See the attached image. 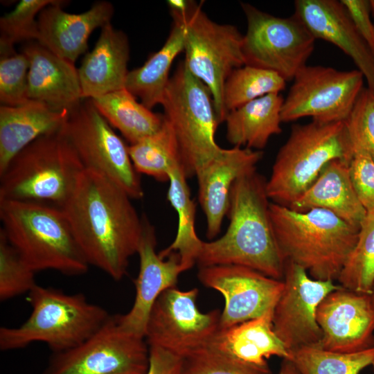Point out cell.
I'll list each match as a JSON object with an SVG mask.
<instances>
[{
  "label": "cell",
  "mask_w": 374,
  "mask_h": 374,
  "mask_svg": "<svg viewBox=\"0 0 374 374\" xmlns=\"http://www.w3.org/2000/svg\"><path fill=\"white\" fill-rule=\"evenodd\" d=\"M132 199L108 178L84 169L61 207L88 264L117 281L137 253L142 233V217Z\"/></svg>",
  "instance_id": "1"
},
{
  "label": "cell",
  "mask_w": 374,
  "mask_h": 374,
  "mask_svg": "<svg viewBox=\"0 0 374 374\" xmlns=\"http://www.w3.org/2000/svg\"><path fill=\"white\" fill-rule=\"evenodd\" d=\"M265 179L256 170L240 177L229 196V224L223 235L203 241L199 267L235 265L283 280L285 260L275 236Z\"/></svg>",
  "instance_id": "2"
},
{
  "label": "cell",
  "mask_w": 374,
  "mask_h": 374,
  "mask_svg": "<svg viewBox=\"0 0 374 374\" xmlns=\"http://www.w3.org/2000/svg\"><path fill=\"white\" fill-rule=\"evenodd\" d=\"M0 231L35 272L54 270L69 276L89 265L61 207L34 202L0 200Z\"/></svg>",
  "instance_id": "3"
},
{
  "label": "cell",
  "mask_w": 374,
  "mask_h": 374,
  "mask_svg": "<svg viewBox=\"0 0 374 374\" xmlns=\"http://www.w3.org/2000/svg\"><path fill=\"white\" fill-rule=\"evenodd\" d=\"M271 220L281 254L313 278L337 280L359 229L321 208L297 211L270 202Z\"/></svg>",
  "instance_id": "4"
},
{
  "label": "cell",
  "mask_w": 374,
  "mask_h": 374,
  "mask_svg": "<svg viewBox=\"0 0 374 374\" xmlns=\"http://www.w3.org/2000/svg\"><path fill=\"white\" fill-rule=\"evenodd\" d=\"M32 311L17 327L0 328V349L24 348L35 342L58 353L73 348L96 332L111 315L80 293L69 294L36 285L28 293Z\"/></svg>",
  "instance_id": "5"
},
{
  "label": "cell",
  "mask_w": 374,
  "mask_h": 374,
  "mask_svg": "<svg viewBox=\"0 0 374 374\" xmlns=\"http://www.w3.org/2000/svg\"><path fill=\"white\" fill-rule=\"evenodd\" d=\"M84 170L63 126L20 151L0 173V200L34 202L62 207Z\"/></svg>",
  "instance_id": "6"
},
{
  "label": "cell",
  "mask_w": 374,
  "mask_h": 374,
  "mask_svg": "<svg viewBox=\"0 0 374 374\" xmlns=\"http://www.w3.org/2000/svg\"><path fill=\"white\" fill-rule=\"evenodd\" d=\"M353 154L344 121H312L292 125L266 181L269 200L289 206L308 190L329 162L335 159L350 162Z\"/></svg>",
  "instance_id": "7"
},
{
  "label": "cell",
  "mask_w": 374,
  "mask_h": 374,
  "mask_svg": "<svg viewBox=\"0 0 374 374\" xmlns=\"http://www.w3.org/2000/svg\"><path fill=\"white\" fill-rule=\"evenodd\" d=\"M175 134L181 168L187 178L222 150L215 141L219 125L208 88L179 63L170 76L161 103Z\"/></svg>",
  "instance_id": "8"
},
{
  "label": "cell",
  "mask_w": 374,
  "mask_h": 374,
  "mask_svg": "<svg viewBox=\"0 0 374 374\" xmlns=\"http://www.w3.org/2000/svg\"><path fill=\"white\" fill-rule=\"evenodd\" d=\"M170 14L184 28V62L210 90L220 124L226 116L223 104L224 83L233 70L245 64L243 35L233 25L211 19L195 1H190L186 12Z\"/></svg>",
  "instance_id": "9"
},
{
  "label": "cell",
  "mask_w": 374,
  "mask_h": 374,
  "mask_svg": "<svg viewBox=\"0 0 374 374\" xmlns=\"http://www.w3.org/2000/svg\"><path fill=\"white\" fill-rule=\"evenodd\" d=\"M63 130L85 170L95 171L121 188L132 199L144 191L128 146L99 113L91 99L71 110Z\"/></svg>",
  "instance_id": "10"
},
{
  "label": "cell",
  "mask_w": 374,
  "mask_h": 374,
  "mask_svg": "<svg viewBox=\"0 0 374 374\" xmlns=\"http://www.w3.org/2000/svg\"><path fill=\"white\" fill-rule=\"evenodd\" d=\"M240 6L247 20L242 42L245 64L292 80L314 49L313 35L294 14L279 17L248 3Z\"/></svg>",
  "instance_id": "11"
},
{
  "label": "cell",
  "mask_w": 374,
  "mask_h": 374,
  "mask_svg": "<svg viewBox=\"0 0 374 374\" xmlns=\"http://www.w3.org/2000/svg\"><path fill=\"white\" fill-rule=\"evenodd\" d=\"M149 346L111 315L91 337L78 346L53 353L42 374H144Z\"/></svg>",
  "instance_id": "12"
},
{
  "label": "cell",
  "mask_w": 374,
  "mask_h": 374,
  "mask_svg": "<svg viewBox=\"0 0 374 374\" xmlns=\"http://www.w3.org/2000/svg\"><path fill=\"white\" fill-rule=\"evenodd\" d=\"M364 78L358 69L305 65L295 75L284 98L282 122L303 117L323 123L345 121L364 88Z\"/></svg>",
  "instance_id": "13"
},
{
  "label": "cell",
  "mask_w": 374,
  "mask_h": 374,
  "mask_svg": "<svg viewBox=\"0 0 374 374\" xmlns=\"http://www.w3.org/2000/svg\"><path fill=\"white\" fill-rule=\"evenodd\" d=\"M197 288L164 290L154 302L145 326L149 346H158L182 358L209 346L220 330L219 310L200 312Z\"/></svg>",
  "instance_id": "14"
},
{
  "label": "cell",
  "mask_w": 374,
  "mask_h": 374,
  "mask_svg": "<svg viewBox=\"0 0 374 374\" xmlns=\"http://www.w3.org/2000/svg\"><path fill=\"white\" fill-rule=\"evenodd\" d=\"M283 280V290L274 309L275 333L290 353L303 347H321L322 331L317 320V308L341 285L333 280L314 279L291 261H285Z\"/></svg>",
  "instance_id": "15"
},
{
  "label": "cell",
  "mask_w": 374,
  "mask_h": 374,
  "mask_svg": "<svg viewBox=\"0 0 374 374\" xmlns=\"http://www.w3.org/2000/svg\"><path fill=\"white\" fill-rule=\"evenodd\" d=\"M197 278L224 297L220 330L258 318L274 310L284 282L235 265L199 267Z\"/></svg>",
  "instance_id": "16"
},
{
  "label": "cell",
  "mask_w": 374,
  "mask_h": 374,
  "mask_svg": "<svg viewBox=\"0 0 374 374\" xmlns=\"http://www.w3.org/2000/svg\"><path fill=\"white\" fill-rule=\"evenodd\" d=\"M317 320L323 349L352 353L374 347V307L368 294L341 286L320 303Z\"/></svg>",
  "instance_id": "17"
},
{
  "label": "cell",
  "mask_w": 374,
  "mask_h": 374,
  "mask_svg": "<svg viewBox=\"0 0 374 374\" xmlns=\"http://www.w3.org/2000/svg\"><path fill=\"white\" fill-rule=\"evenodd\" d=\"M141 217L143 229L137 250L139 271L134 281V301L128 312L117 316L124 329L145 338L146 323L154 302L164 290L176 286L184 270L177 253L165 258L159 256L156 251L154 227L146 215Z\"/></svg>",
  "instance_id": "18"
},
{
  "label": "cell",
  "mask_w": 374,
  "mask_h": 374,
  "mask_svg": "<svg viewBox=\"0 0 374 374\" xmlns=\"http://www.w3.org/2000/svg\"><path fill=\"white\" fill-rule=\"evenodd\" d=\"M262 154V150L248 148H222L216 157L197 169L198 199L206 217L208 239H213L221 231L233 183L242 175L256 170Z\"/></svg>",
  "instance_id": "19"
},
{
  "label": "cell",
  "mask_w": 374,
  "mask_h": 374,
  "mask_svg": "<svg viewBox=\"0 0 374 374\" xmlns=\"http://www.w3.org/2000/svg\"><path fill=\"white\" fill-rule=\"evenodd\" d=\"M294 13L314 38L330 42L349 56L374 94V55L336 0H296Z\"/></svg>",
  "instance_id": "20"
},
{
  "label": "cell",
  "mask_w": 374,
  "mask_h": 374,
  "mask_svg": "<svg viewBox=\"0 0 374 374\" xmlns=\"http://www.w3.org/2000/svg\"><path fill=\"white\" fill-rule=\"evenodd\" d=\"M65 1L45 7L38 15L37 42L60 57L75 63L88 47V39L94 30L102 28L114 15L113 5L98 1L81 13L62 9Z\"/></svg>",
  "instance_id": "21"
},
{
  "label": "cell",
  "mask_w": 374,
  "mask_h": 374,
  "mask_svg": "<svg viewBox=\"0 0 374 374\" xmlns=\"http://www.w3.org/2000/svg\"><path fill=\"white\" fill-rule=\"evenodd\" d=\"M21 52L29 59L28 96L57 111L70 112L84 100L78 70L37 41L25 44Z\"/></svg>",
  "instance_id": "22"
},
{
  "label": "cell",
  "mask_w": 374,
  "mask_h": 374,
  "mask_svg": "<svg viewBox=\"0 0 374 374\" xmlns=\"http://www.w3.org/2000/svg\"><path fill=\"white\" fill-rule=\"evenodd\" d=\"M91 51L78 70L83 99H93L125 88L130 44L126 34L111 23L100 28Z\"/></svg>",
  "instance_id": "23"
},
{
  "label": "cell",
  "mask_w": 374,
  "mask_h": 374,
  "mask_svg": "<svg viewBox=\"0 0 374 374\" xmlns=\"http://www.w3.org/2000/svg\"><path fill=\"white\" fill-rule=\"evenodd\" d=\"M349 164L341 159L329 162L308 190L288 207L297 211L325 209L359 229L367 212L354 188Z\"/></svg>",
  "instance_id": "24"
},
{
  "label": "cell",
  "mask_w": 374,
  "mask_h": 374,
  "mask_svg": "<svg viewBox=\"0 0 374 374\" xmlns=\"http://www.w3.org/2000/svg\"><path fill=\"white\" fill-rule=\"evenodd\" d=\"M69 112L57 111L29 100L16 107H0V173L20 151L39 137L58 130Z\"/></svg>",
  "instance_id": "25"
},
{
  "label": "cell",
  "mask_w": 374,
  "mask_h": 374,
  "mask_svg": "<svg viewBox=\"0 0 374 374\" xmlns=\"http://www.w3.org/2000/svg\"><path fill=\"white\" fill-rule=\"evenodd\" d=\"M274 310L232 327L220 330L211 346L242 362L268 366L272 356L290 359V353L273 327Z\"/></svg>",
  "instance_id": "26"
},
{
  "label": "cell",
  "mask_w": 374,
  "mask_h": 374,
  "mask_svg": "<svg viewBox=\"0 0 374 374\" xmlns=\"http://www.w3.org/2000/svg\"><path fill=\"white\" fill-rule=\"evenodd\" d=\"M284 98L269 93L230 111L225 118L226 139L233 146L261 150L269 139L282 132Z\"/></svg>",
  "instance_id": "27"
},
{
  "label": "cell",
  "mask_w": 374,
  "mask_h": 374,
  "mask_svg": "<svg viewBox=\"0 0 374 374\" xmlns=\"http://www.w3.org/2000/svg\"><path fill=\"white\" fill-rule=\"evenodd\" d=\"M184 37L182 23L173 19V25L162 47L141 66L128 72L125 88L150 109L162 103L173 61L184 51Z\"/></svg>",
  "instance_id": "28"
},
{
  "label": "cell",
  "mask_w": 374,
  "mask_h": 374,
  "mask_svg": "<svg viewBox=\"0 0 374 374\" xmlns=\"http://www.w3.org/2000/svg\"><path fill=\"white\" fill-rule=\"evenodd\" d=\"M187 179L180 164L172 167L169 172L167 199L177 213L178 226L173 242L159 253L162 258L177 253L184 271L197 263L203 243L195 231L196 204L190 197Z\"/></svg>",
  "instance_id": "29"
},
{
  "label": "cell",
  "mask_w": 374,
  "mask_h": 374,
  "mask_svg": "<svg viewBox=\"0 0 374 374\" xmlns=\"http://www.w3.org/2000/svg\"><path fill=\"white\" fill-rule=\"evenodd\" d=\"M99 113L112 127L134 144L157 132L163 114L154 113L125 88L91 99Z\"/></svg>",
  "instance_id": "30"
},
{
  "label": "cell",
  "mask_w": 374,
  "mask_h": 374,
  "mask_svg": "<svg viewBox=\"0 0 374 374\" xmlns=\"http://www.w3.org/2000/svg\"><path fill=\"white\" fill-rule=\"evenodd\" d=\"M128 152L138 173L150 176L158 181H168L170 169L181 165L177 142L165 117L157 132L128 145Z\"/></svg>",
  "instance_id": "31"
},
{
  "label": "cell",
  "mask_w": 374,
  "mask_h": 374,
  "mask_svg": "<svg viewBox=\"0 0 374 374\" xmlns=\"http://www.w3.org/2000/svg\"><path fill=\"white\" fill-rule=\"evenodd\" d=\"M287 81L276 73L244 64L233 70L223 89V104L227 113L269 93H280Z\"/></svg>",
  "instance_id": "32"
},
{
  "label": "cell",
  "mask_w": 374,
  "mask_h": 374,
  "mask_svg": "<svg viewBox=\"0 0 374 374\" xmlns=\"http://www.w3.org/2000/svg\"><path fill=\"white\" fill-rule=\"evenodd\" d=\"M290 359L301 374H359L374 362V347L352 353L307 346L290 353Z\"/></svg>",
  "instance_id": "33"
},
{
  "label": "cell",
  "mask_w": 374,
  "mask_h": 374,
  "mask_svg": "<svg viewBox=\"0 0 374 374\" xmlns=\"http://www.w3.org/2000/svg\"><path fill=\"white\" fill-rule=\"evenodd\" d=\"M353 292L370 295L374 285V211L366 213L357 242L337 278Z\"/></svg>",
  "instance_id": "34"
},
{
  "label": "cell",
  "mask_w": 374,
  "mask_h": 374,
  "mask_svg": "<svg viewBox=\"0 0 374 374\" xmlns=\"http://www.w3.org/2000/svg\"><path fill=\"white\" fill-rule=\"evenodd\" d=\"M29 59L14 46H0V102L16 107L30 100L28 96Z\"/></svg>",
  "instance_id": "35"
},
{
  "label": "cell",
  "mask_w": 374,
  "mask_h": 374,
  "mask_svg": "<svg viewBox=\"0 0 374 374\" xmlns=\"http://www.w3.org/2000/svg\"><path fill=\"white\" fill-rule=\"evenodd\" d=\"M57 0H21L0 19V46H14L21 42L37 41V18L46 6Z\"/></svg>",
  "instance_id": "36"
},
{
  "label": "cell",
  "mask_w": 374,
  "mask_h": 374,
  "mask_svg": "<svg viewBox=\"0 0 374 374\" xmlns=\"http://www.w3.org/2000/svg\"><path fill=\"white\" fill-rule=\"evenodd\" d=\"M181 374H272L269 366L238 360L209 346L183 358Z\"/></svg>",
  "instance_id": "37"
},
{
  "label": "cell",
  "mask_w": 374,
  "mask_h": 374,
  "mask_svg": "<svg viewBox=\"0 0 374 374\" xmlns=\"http://www.w3.org/2000/svg\"><path fill=\"white\" fill-rule=\"evenodd\" d=\"M35 273L0 231V300L28 294L37 285Z\"/></svg>",
  "instance_id": "38"
},
{
  "label": "cell",
  "mask_w": 374,
  "mask_h": 374,
  "mask_svg": "<svg viewBox=\"0 0 374 374\" xmlns=\"http://www.w3.org/2000/svg\"><path fill=\"white\" fill-rule=\"evenodd\" d=\"M344 123L353 148L374 159V94L368 88H363Z\"/></svg>",
  "instance_id": "39"
},
{
  "label": "cell",
  "mask_w": 374,
  "mask_h": 374,
  "mask_svg": "<svg viewBox=\"0 0 374 374\" xmlns=\"http://www.w3.org/2000/svg\"><path fill=\"white\" fill-rule=\"evenodd\" d=\"M350 162L351 180L366 212L374 211V159L364 150L353 148Z\"/></svg>",
  "instance_id": "40"
},
{
  "label": "cell",
  "mask_w": 374,
  "mask_h": 374,
  "mask_svg": "<svg viewBox=\"0 0 374 374\" xmlns=\"http://www.w3.org/2000/svg\"><path fill=\"white\" fill-rule=\"evenodd\" d=\"M356 30L374 55V23L371 21L370 1L340 0Z\"/></svg>",
  "instance_id": "41"
},
{
  "label": "cell",
  "mask_w": 374,
  "mask_h": 374,
  "mask_svg": "<svg viewBox=\"0 0 374 374\" xmlns=\"http://www.w3.org/2000/svg\"><path fill=\"white\" fill-rule=\"evenodd\" d=\"M183 358L158 346H149V365L144 374H181Z\"/></svg>",
  "instance_id": "42"
},
{
  "label": "cell",
  "mask_w": 374,
  "mask_h": 374,
  "mask_svg": "<svg viewBox=\"0 0 374 374\" xmlns=\"http://www.w3.org/2000/svg\"><path fill=\"white\" fill-rule=\"evenodd\" d=\"M190 1L186 0H168L167 3L170 12L184 13L189 8Z\"/></svg>",
  "instance_id": "43"
},
{
  "label": "cell",
  "mask_w": 374,
  "mask_h": 374,
  "mask_svg": "<svg viewBox=\"0 0 374 374\" xmlns=\"http://www.w3.org/2000/svg\"><path fill=\"white\" fill-rule=\"evenodd\" d=\"M277 374H301L294 364L288 359H283Z\"/></svg>",
  "instance_id": "44"
},
{
  "label": "cell",
  "mask_w": 374,
  "mask_h": 374,
  "mask_svg": "<svg viewBox=\"0 0 374 374\" xmlns=\"http://www.w3.org/2000/svg\"><path fill=\"white\" fill-rule=\"evenodd\" d=\"M371 15L374 18V0L370 1Z\"/></svg>",
  "instance_id": "45"
},
{
  "label": "cell",
  "mask_w": 374,
  "mask_h": 374,
  "mask_svg": "<svg viewBox=\"0 0 374 374\" xmlns=\"http://www.w3.org/2000/svg\"><path fill=\"white\" fill-rule=\"evenodd\" d=\"M371 303L373 304V306L374 307V285L371 292V294H370Z\"/></svg>",
  "instance_id": "46"
},
{
  "label": "cell",
  "mask_w": 374,
  "mask_h": 374,
  "mask_svg": "<svg viewBox=\"0 0 374 374\" xmlns=\"http://www.w3.org/2000/svg\"><path fill=\"white\" fill-rule=\"evenodd\" d=\"M372 366H373V370H374V362H373V363L372 364Z\"/></svg>",
  "instance_id": "47"
}]
</instances>
